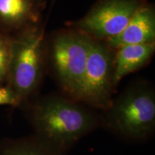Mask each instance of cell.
I'll list each match as a JSON object with an SVG mask.
<instances>
[{
  "label": "cell",
  "mask_w": 155,
  "mask_h": 155,
  "mask_svg": "<svg viewBox=\"0 0 155 155\" xmlns=\"http://www.w3.org/2000/svg\"><path fill=\"white\" fill-rule=\"evenodd\" d=\"M32 121L42 141L55 150L71 144L95 126L94 117L87 110L58 97L39 102L32 111Z\"/></svg>",
  "instance_id": "cell-1"
},
{
  "label": "cell",
  "mask_w": 155,
  "mask_h": 155,
  "mask_svg": "<svg viewBox=\"0 0 155 155\" xmlns=\"http://www.w3.org/2000/svg\"><path fill=\"white\" fill-rule=\"evenodd\" d=\"M44 34L38 29L28 31L11 42L9 86L19 100L29 96L38 86L42 68Z\"/></svg>",
  "instance_id": "cell-2"
},
{
  "label": "cell",
  "mask_w": 155,
  "mask_h": 155,
  "mask_svg": "<svg viewBox=\"0 0 155 155\" xmlns=\"http://www.w3.org/2000/svg\"><path fill=\"white\" fill-rule=\"evenodd\" d=\"M112 124L122 134L134 139L145 137L155 124V97L150 89L136 88L111 104Z\"/></svg>",
  "instance_id": "cell-3"
},
{
  "label": "cell",
  "mask_w": 155,
  "mask_h": 155,
  "mask_svg": "<svg viewBox=\"0 0 155 155\" xmlns=\"http://www.w3.org/2000/svg\"><path fill=\"white\" fill-rule=\"evenodd\" d=\"M114 57L106 46L91 40L82 82L75 98L100 108H109Z\"/></svg>",
  "instance_id": "cell-4"
},
{
  "label": "cell",
  "mask_w": 155,
  "mask_h": 155,
  "mask_svg": "<svg viewBox=\"0 0 155 155\" xmlns=\"http://www.w3.org/2000/svg\"><path fill=\"white\" fill-rule=\"evenodd\" d=\"M91 39L76 33L64 34L53 45V58L58 76L68 92L76 97L90 51Z\"/></svg>",
  "instance_id": "cell-5"
},
{
  "label": "cell",
  "mask_w": 155,
  "mask_h": 155,
  "mask_svg": "<svg viewBox=\"0 0 155 155\" xmlns=\"http://www.w3.org/2000/svg\"><path fill=\"white\" fill-rule=\"evenodd\" d=\"M140 6L137 0H102L78 25L88 35L108 40L121 33Z\"/></svg>",
  "instance_id": "cell-6"
},
{
  "label": "cell",
  "mask_w": 155,
  "mask_h": 155,
  "mask_svg": "<svg viewBox=\"0 0 155 155\" xmlns=\"http://www.w3.org/2000/svg\"><path fill=\"white\" fill-rule=\"evenodd\" d=\"M155 15L152 8L141 5L121 33L107 40L109 47L118 48L128 45L154 42Z\"/></svg>",
  "instance_id": "cell-7"
},
{
  "label": "cell",
  "mask_w": 155,
  "mask_h": 155,
  "mask_svg": "<svg viewBox=\"0 0 155 155\" xmlns=\"http://www.w3.org/2000/svg\"><path fill=\"white\" fill-rule=\"evenodd\" d=\"M114 58L113 85L148 63L154 53V42L128 45L118 48Z\"/></svg>",
  "instance_id": "cell-8"
},
{
  "label": "cell",
  "mask_w": 155,
  "mask_h": 155,
  "mask_svg": "<svg viewBox=\"0 0 155 155\" xmlns=\"http://www.w3.org/2000/svg\"><path fill=\"white\" fill-rule=\"evenodd\" d=\"M38 18L35 0H0V21L9 26H21Z\"/></svg>",
  "instance_id": "cell-9"
},
{
  "label": "cell",
  "mask_w": 155,
  "mask_h": 155,
  "mask_svg": "<svg viewBox=\"0 0 155 155\" xmlns=\"http://www.w3.org/2000/svg\"><path fill=\"white\" fill-rule=\"evenodd\" d=\"M55 150L42 140L39 142L23 141L6 146L1 155H56Z\"/></svg>",
  "instance_id": "cell-10"
},
{
  "label": "cell",
  "mask_w": 155,
  "mask_h": 155,
  "mask_svg": "<svg viewBox=\"0 0 155 155\" xmlns=\"http://www.w3.org/2000/svg\"><path fill=\"white\" fill-rule=\"evenodd\" d=\"M11 58V42L0 35V83L8 75Z\"/></svg>",
  "instance_id": "cell-11"
},
{
  "label": "cell",
  "mask_w": 155,
  "mask_h": 155,
  "mask_svg": "<svg viewBox=\"0 0 155 155\" xmlns=\"http://www.w3.org/2000/svg\"><path fill=\"white\" fill-rule=\"evenodd\" d=\"M20 101L18 96L9 87L0 86V106H17Z\"/></svg>",
  "instance_id": "cell-12"
}]
</instances>
